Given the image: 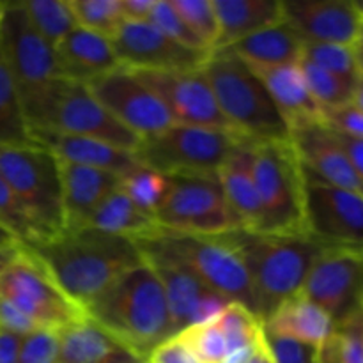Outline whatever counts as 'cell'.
<instances>
[{"label": "cell", "mask_w": 363, "mask_h": 363, "mask_svg": "<svg viewBox=\"0 0 363 363\" xmlns=\"http://www.w3.org/2000/svg\"><path fill=\"white\" fill-rule=\"evenodd\" d=\"M318 363H363V311L335 325L333 335L318 350Z\"/></svg>", "instance_id": "d6a6232c"}, {"label": "cell", "mask_w": 363, "mask_h": 363, "mask_svg": "<svg viewBox=\"0 0 363 363\" xmlns=\"http://www.w3.org/2000/svg\"><path fill=\"white\" fill-rule=\"evenodd\" d=\"M94 98L140 140L176 124L162 99L126 67L94 78L85 84Z\"/></svg>", "instance_id": "5bb4252c"}, {"label": "cell", "mask_w": 363, "mask_h": 363, "mask_svg": "<svg viewBox=\"0 0 363 363\" xmlns=\"http://www.w3.org/2000/svg\"><path fill=\"white\" fill-rule=\"evenodd\" d=\"M220 332L229 346V353L243 347H252L264 337L262 321L240 303H229L216 319Z\"/></svg>", "instance_id": "e575fe53"}, {"label": "cell", "mask_w": 363, "mask_h": 363, "mask_svg": "<svg viewBox=\"0 0 363 363\" xmlns=\"http://www.w3.org/2000/svg\"><path fill=\"white\" fill-rule=\"evenodd\" d=\"M0 298L16 305L43 330L60 332L87 318L84 308L60 289L41 259L23 245L0 273Z\"/></svg>", "instance_id": "7c38bea8"}, {"label": "cell", "mask_w": 363, "mask_h": 363, "mask_svg": "<svg viewBox=\"0 0 363 363\" xmlns=\"http://www.w3.org/2000/svg\"><path fill=\"white\" fill-rule=\"evenodd\" d=\"M0 227L9 233L18 245L23 247H30L41 241V234L35 229L34 222L2 176H0Z\"/></svg>", "instance_id": "f35d334b"}, {"label": "cell", "mask_w": 363, "mask_h": 363, "mask_svg": "<svg viewBox=\"0 0 363 363\" xmlns=\"http://www.w3.org/2000/svg\"><path fill=\"white\" fill-rule=\"evenodd\" d=\"M110 43L121 66L130 71H197L209 57L179 45L149 21H123Z\"/></svg>", "instance_id": "2e32d148"}, {"label": "cell", "mask_w": 363, "mask_h": 363, "mask_svg": "<svg viewBox=\"0 0 363 363\" xmlns=\"http://www.w3.org/2000/svg\"><path fill=\"white\" fill-rule=\"evenodd\" d=\"M176 335H179L188 344V347L197 354L202 363H223L229 354L227 340L220 332L216 321L188 326Z\"/></svg>", "instance_id": "60d3db41"}, {"label": "cell", "mask_w": 363, "mask_h": 363, "mask_svg": "<svg viewBox=\"0 0 363 363\" xmlns=\"http://www.w3.org/2000/svg\"><path fill=\"white\" fill-rule=\"evenodd\" d=\"M62 186L64 230L85 229L92 213L112 191L121 186L123 177L101 169L59 162Z\"/></svg>", "instance_id": "ffe728a7"}, {"label": "cell", "mask_w": 363, "mask_h": 363, "mask_svg": "<svg viewBox=\"0 0 363 363\" xmlns=\"http://www.w3.org/2000/svg\"><path fill=\"white\" fill-rule=\"evenodd\" d=\"M241 142L247 138L229 130L174 124L140 140L135 158L142 167L163 176L216 177Z\"/></svg>", "instance_id": "52a82bcc"}, {"label": "cell", "mask_w": 363, "mask_h": 363, "mask_svg": "<svg viewBox=\"0 0 363 363\" xmlns=\"http://www.w3.org/2000/svg\"><path fill=\"white\" fill-rule=\"evenodd\" d=\"M27 248L41 259L60 289L84 311L110 284L144 262L135 241L94 229L64 230Z\"/></svg>", "instance_id": "6da1fadb"}, {"label": "cell", "mask_w": 363, "mask_h": 363, "mask_svg": "<svg viewBox=\"0 0 363 363\" xmlns=\"http://www.w3.org/2000/svg\"><path fill=\"white\" fill-rule=\"evenodd\" d=\"M268 337L287 339L319 350L335 332V323L305 296L289 298L262 323Z\"/></svg>", "instance_id": "d4e9b609"}, {"label": "cell", "mask_w": 363, "mask_h": 363, "mask_svg": "<svg viewBox=\"0 0 363 363\" xmlns=\"http://www.w3.org/2000/svg\"><path fill=\"white\" fill-rule=\"evenodd\" d=\"M85 314L142 362L174 335L165 293L145 261L110 284Z\"/></svg>", "instance_id": "7a4b0ae2"}, {"label": "cell", "mask_w": 363, "mask_h": 363, "mask_svg": "<svg viewBox=\"0 0 363 363\" xmlns=\"http://www.w3.org/2000/svg\"><path fill=\"white\" fill-rule=\"evenodd\" d=\"M43 330L34 319L28 318L25 312H21L16 305L0 298V332L13 333L18 337H27L30 333Z\"/></svg>", "instance_id": "7dc6e473"}, {"label": "cell", "mask_w": 363, "mask_h": 363, "mask_svg": "<svg viewBox=\"0 0 363 363\" xmlns=\"http://www.w3.org/2000/svg\"><path fill=\"white\" fill-rule=\"evenodd\" d=\"M174 9L186 21L195 35L213 52L218 43V18H216L213 0H170Z\"/></svg>", "instance_id": "ab89813d"}, {"label": "cell", "mask_w": 363, "mask_h": 363, "mask_svg": "<svg viewBox=\"0 0 363 363\" xmlns=\"http://www.w3.org/2000/svg\"><path fill=\"white\" fill-rule=\"evenodd\" d=\"M303 169V167H301ZM305 176V234L326 248L363 252V195Z\"/></svg>", "instance_id": "4fadbf2b"}, {"label": "cell", "mask_w": 363, "mask_h": 363, "mask_svg": "<svg viewBox=\"0 0 363 363\" xmlns=\"http://www.w3.org/2000/svg\"><path fill=\"white\" fill-rule=\"evenodd\" d=\"M301 60L314 64L328 73L337 74L344 80L357 82L360 69L353 46L333 45V43H305Z\"/></svg>", "instance_id": "8d00e7d4"}, {"label": "cell", "mask_w": 363, "mask_h": 363, "mask_svg": "<svg viewBox=\"0 0 363 363\" xmlns=\"http://www.w3.org/2000/svg\"><path fill=\"white\" fill-rule=\"evenodd\" d=\"M323 121L337 133L363 138V110L354 106L353 103H347L339 108L326 110L323 112Z\"/></svg>", "instance_id": "ee69618b"}, {"label": "cell", "mask_w": 363, "mask_h": 363, "mask_svg": "<svg viewBox=\"0 0 363 363\" xmlns=\"http://www.w3.org/2000/svg\"><path fill=\"white\" fill-rule=\"evenodd\" d=\"M57 363H145L128 351L119 340L84 318L59 332Z\"/></svg>", "instance_id": "4316f807"}, {"label": "cell", "mask_w": 363, "mask_h": 363, "mask_svg": "<svg viewBox=\"0 0 363 363\" xmlns=\"http://www.w3.org/2000/svg\"><path fill=\"white\" fill-rule=\"evenodd\" d=\"M247 64V62H245ZM268 89L289 130L323 121L321 106L305 84L300 62L284 66H248Z\"/></svg>", "instance_id": "cb8c5ba5"}, {"label": "cell", "mask_w": 363, "mask_h": 363, "mask_svg": "<svg viewBox=\"0 0 363 363\" xmlns=\"http://www.w3.org/2000/svg\"><path fill=\"white\" fill-rule=\"evenodd\" d=\"M155 0H121L124 21H147Z\"/></svg>", "instance_id": "681fc988"}, {"label": "cell", "mask_w": 363, "mask_h": 363, "mask_svg": "<svg viewBox=\"0 0 363 363\" xmlns=\"http://www.w3.org/2000/svg\"><path fill=\"white\" fill-rule=\"evenodd\" d=\"M85 229L123 236L138 243V241L155 238L162 230V227L156 223L155 216L135 206L133 201L119 186L92 213Z\"/></svg>", "instance_id": "f546056e"}, {"label": "cell", "mask_w": 363, "mask_h": 363, "mask_svg": "<svg viewBox=\"0 0 363 363\" xmlns=\"http://www.w3.org/2000/svg\"><path fill=\"white\" fill-rule=\"evenodd\" d=\"M301 296L323 308L335 325L363 311V252L325 248Z\"/></svg>", "instance_id": "9a60e30c"}, {"label": "cell", "mask_w": 363, "mask_h": 363, "mask_svg": "<svg viewBox=\"0 0 363 363\" xmlns=\"http://www.w3.org/2000/svg\"><path fill=\"white\" fill-rule=\"evenodd\" d=\"M55 57L60 78L78 84H89L123 67L110 39L82 27L74 28L55 46Z\"/></svg>", "instance_id": "603a6c76"}, {"label": "cell", "mask_w": 363, "mask_h": 363, "mask_svg": "<svg viewBox=\"0 0 363 363\" xmlns=\"http://www.w3.org/2000/svg\"><path fill=\"white\" fill-rule=\"evenodd\" d=\"M303 46L305 41L300 34L282 20L227 46L223 52L240 57L248 66H284L300 62Z\"/></svg>", "instance_id": "f1b7e54d"}, {"label": "cell", "mask_w": 363, "mask_h": 363, "mask_svg": "<svg viewBox=\"0 0 363 363\" xmlns=\"http://www.w3.org/2000/svg\"><path fill=\"white\" fill-rule=\"evenodd\" d=\"M145 363H202L179 335H172L156 346Z\"/></svg>", "instance_id": "bcb514c9"}, {"label": "cell", "mask_w": 363, "mask_h": 363, "mask_svg": "<svg viewBox=\"0 0 363 363\" xmlns=\"http://www.w3.org/2000/svg\"><path fill=\"white\" fill-rule=\"evenodd\" d=\"M167 186H169V177L142 165L121 179V188L124 194L133 201L135 206L152 216L165 195Z\"/></svg>", "instance_id": "74e56055"}, {"label": "cell", "mask_w": 363, "mask_h": 363, "mask_svg": "<svg viewBox=\"0 0 363 363\" xmlns=\"http://www.w3.org/2000/svg\"><path fill=\"white\" fill-rule=\"evenodd\" d=\"M284 20L305 43L353 46L363 14L350 0H282Z\"/></svg>", "instance_id": "ac0fdd59"}, {"label": "cell", "mask_w": 363, "mask_h": 363, "mask_svg": "<svg viewBox=\"0 0 363 363\" xmlns=\"http://www.w3.org/2000/svg\"><path fill=\"white\" fill-rule=\"evenodd\" d=\"M354 106L363 110V73L358 74L357 82H354V89H353V99H351Z\"/></svg>", "instance_id": "816d5d0a"}, {"label": "cell", "mask_w": 363, "mask_h": 363, "mask_svg": "<svg viewBox=\"0 0 363 363\" xmlns=\"http://www.w3.org/2000/svg\"><path fill=\"white\" fill-rule=\"evenodd\" d=\"M167 177L169 186L155 211L162 230L194 236H227L241 230L218 177Z\"/></svg>", "instance_id": "8fae6325"}, {"label": "cell", "mask_w": 363, "mask_h": 363, "mask_svg": "<svg viewBox=\"0 0 363 363\" xmlns=\"http://www.w3.org/2000/svg\"><path fill=\"white\" fill-rule=\"evenodd\" d=\"M21 339L23 337L0 332V363H18Z\"/></svg>", "instance_id": "f907efd6"}, {"label": "cell", "mask_w": 363, "mask_h": 363, "mask_svg": "<svg viewBox=\"0 0 363 363\" xmlns=\"http://www.w3.org/2000/svg\"><path fill=\"white\" fill-rule=\"evenodd\" d=\"M213 7L220 28L213 52L284 20L282 0H213Z\"/></svg>", "instance_id": "83f0119b"}, {"label": "cell", "mask_w": 363, "mask_h": 363, "mask_svg": "<svg viewBox=\"0 0 363 363\" xmlns=\"http://www.w3.org/2000/svg\"><path fill=\"white\" fill-rule=\"evenodd\" d=\"M133 73L162 99L176 124L234 131L220 112L215 94L202 74V67L197 71H133Z\"/></svg>", "instance_id": "e0dca14e"}, {"label": "cell", "mask_w": 363, "mask_h": 363, "mask_svg": "<svg viewBox=\"0 0 363 363\" xmlns=\"http://www.w3.org/2000/svg\"><path fill=\"white\" fill-rule=\"evenodd\" d=\"M300 67L312 98L321 106L323 112L351 103L354 89L353 82L328 73V71L321 69V67L314 66L307 60H300Z\"/></svg>", "instance_id": "836d02e7"}, {"label": "cell", "mask_w": 363, "mask_h": 363, "mask_svg": "<svg viewBox=\"0 0 363 363\" xmlns=\"http://www.w3.org/2000/svg\"><path fill=\"white\" fill-rule=\"evenodd\" d=\"M77 27L112 39L124 21L121 0H69Z\"/></svg>", "instance_id": "d590c367"}, {"label": "cell", "mask_w": 363, "mask_h": 363, "mask_svg": "<svg viewBox=\"0 0 363 363\" xmlns=\"http://www.w3.org/2000/svg\"><path fill=\"white\" fill-rule=\"evenodd\" d=\"M59 332L39 330L21 339L18 363H57Z\"/></svg>", "instance_id": "7bdbcfd3"}, {"label": "cell", "mask_w": 363, "mask_h": 363, "mask_svg": "<svg viewBox=\"0 0 363 363\" xmlns=\"http://www.w3.org/2000/svg\"><path fill=\"white\" fill-rule=\"evenodd\" d=\"M32 131H59L94 138L128 152L137 151L140 138L124 128L85 84L57 80L27 117Z\"/></svg>", "instance_id": "ba28073f"}, {"label": "cell", "mask_w": 363, "mask_h": 363, "mask_svg": "<svg viewBox=\"0 0 363 363\" xmlns=\"http://www.w3.org/2000/svg\"><path fill=\"white\" fill-rule=\"evenodd\" d=\"M227 238L243 261L255 315L262 323L284 301L301 294L312 266L326 248L307 234L269 236L236 230Z\"/></svg>", "instance_id": "3957f363"}, {"label": "cell", "mask_w": 363, "mask_h": 363, "mask_svg": "<svg viewBox=\"0 0 363 363\" xmlns=\"http://www.w3.org/2000/svg\"><path fill=\"white\" fill-rule=\"evenodd\" d=\"M21 6L32 27L53 48L77 28L69 0H21Z\"/></svg>", "instance_id": "1f68e13d"}, {"label": "cell", "mask_w": 363, "mask_h": 363, "mask_svg": "<svg viewBox=\"0 0 363 363\" xmlns=\"http://www.w3.org/2000/svg\"><path fill=\"white\" fill-rule=\"evenodd\" d=\"M252 169L261 201V225L255 234H305V176L291 140L252 144Z\"/></svg>", "instance_id": "5b68a950"}, {"label": "cell", "mask_w": 363, "mask_h": 363, "mask_svg": "<svg viewBox=\"0 0 363 363\" xmlns=\"http://www.w3.org/2000/svg\"><path fill=\"white\" fill-rule=\"evenodd\" d=\"M147 21L151 25H155L160 32H163V34L169 35L170 39H174V41L179 43V45L186 46V48L197 50V52H209L204 46V43L191 32V28L188 27L186 21H184L183 18L179 16V13L174 9L170 0H155Z\"/></svg>", "instance_id": "b9f144b4"}, {"label": "cell", "mask_w": 363, "mask_h": 363, "mask_svg": "<svg viewBox=\"0 0 363 363\" xmlns=\"http://www.w3.org/2000/svg\"><path fill=\"white\" fill-rule=\"evenodd\" d=\"M30 137L34 144L52 152L59 162L101 169L121 177L128 176L137 167H140L133 152L113 147L94 138L77 137L59 131H32Z\"/></svg>", "instance_id": "44dd1931"}, {"label": "cell", "mask_w": 363, "mask_h": 363, "mask_svg": "<svg viewBox=\"0 0 363 363\" xmlns=\"http://www.w3.org/2000/svg\"><path fill=\"white\" fill-rule=\"evenodd\" d=\"M18 247H20V245H18ZM18 247H4V245H0V273H2L4 268L9 264Z\"/></svg>", "instance_id": "db71d44e"}, {"label": "cell", "mask_w": 363, "mask_h": 363, "mask_svg": "<svg viewBox=\"0 0 363 363\" xmlns=\"http://www.w3.org/2000/svg\"><path fill=\"white\" fill-rule=\"evenodd\" d=\"M0 176L28 213L41 241L64 233L59 160L38 144L0 145Z\"/></svg>", "instance_id": "9c48e42d"}, {"label": "cell", "mask_w": 363, "mask_h": 363, "mask_svg": "<svg viewBox=\"0 0 363 363\" xmlns=\"http://www.w3.org/2000/svg\"><path fill=\"white\" fill-rule=\"evenodd\" d=\"M138 247L155 250L190 269L208 289L255 315L250 280L240 254L227 236H194L160 230L155 238L138 241Z\"/></svg>", "instance_id": "8992f818"}, {"label": "cell", "mask_w": 363, "mask_h": 363, "mask_svg": "<svg viewBox=\"0 0 363 363\" xmlns=\"http://www.w3.org/2000/svg\"><path fill=\"white\" fill-rule=\"evenodd\" d=\"M353 50L358 60V69H360V73H363V20H362V27H360V32H358L357 41H354L353 45Z\"/></svg>", "instance_id": "f5cc1de1"}, {"label": "cell", "mask_w": 363, "mask_h": 363, "mask_svg": "<svg viewBox=\"0 0 363 363\" xmlns=\"http://www.w3.org/2000/svg\"><path fill=\"white\" fill-rule=\"evenodd\" d=\"M0 245H4V247H18V243L14 241V238L11 236L9 233H6L2 227H0Z\"/></svg>", "instance_id": "11a10c76"}, {"label": "cell", "mask_w": 363, "mask_h": 363, "mask_svg": "<svg viewBox=\"0 0 363 363\" xmlns=\"http://www.w3.org/2000/svg\"><path fill=\"white\" fill-rule=\"evenodd\" d=\"M266 340H268L275 363H318V350L314 347L268 335H266Z\"/></svg>", "instance_id": "f6af8a7d"}, {"label": "cell", "mask_w": 363, "mask_h": 363, "mask_svg": "<svg viewBox=\"0 0 363 363\" xmlns=\"http://www.w3.org/2000/svg\"><path fill=\"white\" fill-rule=\"evenodd\" d=\"M0 50L16 84L25 117H28L48 89L60 80V73L55 48L32 27L21 2L0 6Z\"/></svg>", "instance_id": "30bf717a"}, {"label": "cell", "mask_w": 363, "mask_h": 363, "mask_svg": "<svg viewBox=\"0 0 363 363\" xmlns=\"http://www.w3.org/2000/svg\"><path fill=\"white\" fill-rule=\"evenodd\" d=\"M252 144L254 142H241L230 152L216 177L230 209L240 220L241 230L257 233L261 225V201L252 169Z\"/></svg>", "instance_id": "484cf974"}, {"label": "cell", "mask_w": 363, "mask_h": 363, "mask_svg": "<svg viewBox=\"0 0 363 363\" xmlns=\"http://www.w3.org/2000/svg\"><path fill=\"white\" fill-rule=\"evenodd\" d=\"M291 144L305 172L333 186L363 195L362 181L358 179L335 131L325 121L305 124L291 131Z\"/></svg>", "instance_id": "d6986e66"}, {"label": "cell", "mask_w": 363, "mask_h": 363, "mask_svg": "<svg viewBox=\"0 0 363 363\" xmlns=\"http://www.w3.org/2000/svg\"><path fill=\"white\" fill-rule=\"evenodd\" d=\"M0 6H2V2H0Z\"/></svg>", "instance_id": "9f6ffc18"}, {"label": "cell", "mask_w": 363, "mask_h": 363, "mask_svg": "<svg viewBox=\"0 0 363 363\" xmlns=\"http://www.w3.org/2000/svg\"><path fill=\"white\" fill-rule=\"evenodd\" d=\"M220 112L234 131L247 140L287 142L291 130L261 78L240 57L229 52L209 53L202 66Z\"/></svg>", "instance_id": "277c9868"}, {"label": "cell", "mask_w": 363, "mask_h": 363, "mask_svg": "<svg viewBox=\"0 0 363 363\" xmlns=\"http://www.w3.org/2000/svg\"><path fill=\"white\" fill-rule=\"evenodd\" d=\"M337 138H339L340 145L346 151L347 158H350L351 165H353L354 172H357L358 179L362 181L363 184V138H353V137H346V135L337 133Z\"/></svg>", "instance_id": "c3c4849f"}, {"label": "cell", "mask_w": 363, "mask_h": 363, "mask_svg": "<svg viewBox=\"0 0 363 363\" xmlns=\"http://www.w3.org/2000/svg\"><path fill=\"white\" fill-rule=\"evenodd\" d=\"M30 137L23 105L18 94L9 66L0 50V145H30Z\"/></svg>", "instance_id": "4dcf8cb0"}, {"label": "cell", "mask_w": 363, "mask_h": 363, "mask_svg": "<svg viewBox=\"0 0 363 363\" xmlns=\"http://www.w3.org/2000/svg\"><path fill=\"white\" fill-rule=\"evenodd\" d=\"M140 252L144 261L151 266L152 272L158 277L160 284H162L167 307H169L170 323H172L174 335H176V333L183 332L184 328L194 325L199 305L211 293V289H208L181 262L155 250L140 248Z\"/></svg>", "instance_id": "7402d4cb"}]
</instances>
